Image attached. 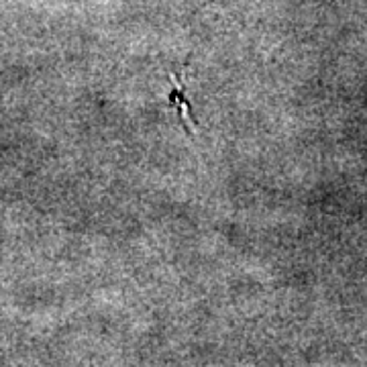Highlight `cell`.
I'll return each mask as SVG.
<instances>
[{
  "label": "cell",
  "mask_w": 367,
  "mask_h": 367,
  "mask_svg": "<svg viewBox=\"0 0 367 367\" xmlns=\"http://www.w3.org/2000/svg\"><path fill=\"white\" fill-rule=\"evenodd\" d=\"M169 104L171 106H180V117L182 119H186L188 114H190V106H188V102H186V96H184V84H182V75L178 78V88L169 94Z\"/></svg>",
  "instance_id": "1"
}]
</instances>
